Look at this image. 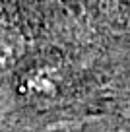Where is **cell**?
<instances>
[{"label": "cell", "instance_id": "1", "mask_svg": "<svg viewBox=\"0 0 130 132\" xmlns=\"http://www.w3.org/2000/svg\"><path fill=\"white\" fill-rule=\"evenodd\" d=\"M82 132H130V105L113 119L97 120V122L80 126Z\"/></svg>", "mask_w": 130, "mask_h": 132}]
</instances>
